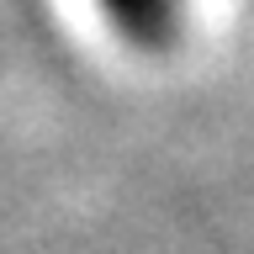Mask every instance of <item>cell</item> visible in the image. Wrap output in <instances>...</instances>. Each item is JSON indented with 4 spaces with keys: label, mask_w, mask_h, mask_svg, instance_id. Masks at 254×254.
Instances as JSON below:
<instances>
[{
    "label": "cell",
    "mask_w": 254,
    "mask_h": 254,
    "mask_svg": "<svg viewBox=\"0 0 254 254\" xmlns=\"http://www.w3.org/2000/svg\"><path fill=\"white\" fill-rule=\"evenodd\" d=\"M101 11L138 48H164L180 27V0H101Z\"/></svg>",
    "instance_id": "1"
}]
</instances>
